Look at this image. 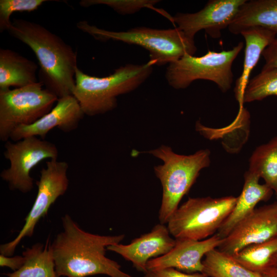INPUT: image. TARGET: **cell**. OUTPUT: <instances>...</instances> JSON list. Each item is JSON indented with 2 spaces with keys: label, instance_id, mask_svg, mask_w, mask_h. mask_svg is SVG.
Returning <instances> with one entry per match:
<instances>
[{
  "label": "cell",
  "instance_id": "31",
  "mask_svg": "<svg viewBox=\"0 0 277 277\" xmlns=\"http://www.w3.org/2000/svg\"><path fill=\"white\" fill-rule=\"evenodd\" d=\"M276 199H277V194H276ZM276 202H277V201Z\"/></svg>",
  "mask_w": 277,
  "mask_h": 277
},
{
  "label": "cell",
  "instance_id": "6",
  "mask_svg": "<svg viewBox=\"0 0 277 277\" xmlns=\"http://www.w3.org/2000/svg\"><path fill=\"white\" fill-rule=\"evenodd\" d=\"M237 197H190L173 213L167 222L175 239L200 241L214 235L234 208Z\"/></svg>",
  "mask_w": 277,
  "mask_h": 277
},
{
  "label": "cell",
  "instance_id": "1",
  "mask_svg": "<svg viewBox=\"0 0 277 277\" xmlns=\"http://www.w3.org/2000/svg\"><path fill=\"white\" fill-rule=\"evenodd\" d=\"M63 230L50 248L57 277H87L105 274L132 277L116 262L106 256L108 246L119 244L125 235H101L83 230L68 214L62 217Z\"/></svg>",
  "mask_w": 277,
  "mask_h": 277
},
{
  "label": "cell",
  "instance_id": "10",
  "mask_svg": "<svg viewBox=\"0 0 277 277\" xmlns=\"http://www.w3.org/2000/svg\"><path fill=\"white\" fill-rule=\"evenodd\" d=\"M4 155L9 167L0 174L11 190L28 193L33 188L32 169L46 159H57L58 151L53 143L37 137H27L5 142Z\"/></svg>",
  "mask_w": 277,
  "mask_h": 277
},
{
  "label": "cell",
  "instance_id": "32",
  "mask_svg": "<svg viewBox=\"0 0 277 277\" xmlns=\"http://www.w3.org/2000/svg\"><path fill=\"white\" fill-rule=\"evenodd\" d=\"M8 277V276H7Z\"/></svg>",
  "mask_w": 277,
  "mask_h": 277
},
{
  "label": "cell",
  "instance_id": "9",
  "mask_svg": "<svg viewBox=\"0 0 277 277\" xmlns=\"http://www.w3.org/2000/svg\"><path fill=\"white\" fill-rule=\"evenodd\" d=\"M68 164L57 159L50 160L40 171L36 184L37 192L30 211L25 219V224L12 241L1 245L0 253L6 256L13 255L16 247L25 237H31L39 221L46 216L51 206L64 195L69 186L67 176Z\"/></svg>",
  "mask_w": 277,
  "mask_h": 277
},
{
  "label": "cell",
  "instance_id": "21",
  "mask_svg": "<svg viewBox=\"0 0 277 277\" xmlns=\"http://www.w3.org/2000/svg\"><path fill=\"white\" fill-rule=\"evenodd\" d=\"M231 256L247 269L261 275L277 266V236L248 245Z\"/></svg>",
  "mask_w": 277,
  "mask_h": 277
},
{
  "label": "cell",
  "instance_id": "15",
  "mask_svg": "<svg viewBox=\"0 0 277 277\" xmlns=\"http://www.w3.org/2000/svg\"><path fill=\"white\" fill-rule=\"evenodd\" d=\"M170 234L168 227L160 223L129 244H113L108 246L107 249L121 255L130 261L138 271L146 273L150 260L167 254L175 245V239Z\"/></svg>",
  "mask_w": 277,
  "mask_h": 277
},
{
  "label": "cell",
  "instance_id": "11",
  "mask_svg": "<svg viewBox=\"0 0 277 277\" xmlns=\"http://www.w3.org/2000/svg\"><path fill=\"white\" fill-rule=\"evenodd\" d=\"M277 236V202L255 208L240 221L217 248L233 255L243 248Z\"/></svg>",
  "mask_w": 277,
  "mask_h": 277
},
{
  "label": "cell",
  "instance_id": "5",
  "mask_svg": "<svg viewBox=\"0 0 277 277\" xmlns=\"http://www.w3.org/2000/svg\"><path fill=\"white\" fill-rule=\"evenodd\" d=\"M161 159L163 164L156 166L154 170L163 189L162 202L159 213L161 224L167 223L179 207L183 197L194 183L200 172L210 164V152L200 150L190 155H181L167 146L147 152Z\"/></svg>",
  "mask_w": 277,
  "mask_h": 277
},
{
  "label": "cell",
  "instance_id": "8",
  "mask_svg": "<svg viewBox=\"0 0 277 277\" xmlns=\"http://www.w3.org/2000/svg\"><path fill=\"white\" fill-rule=\"evenodd\" d=\"M37 82L0 91V140L6 142L13 131L32 124L48 113L58 97Z\"/></svg>",
  "mask_w": 277,
  "mask_h": 277
},
{
  "label": "cell",
  "instance_id": "27",
  "mask_svg": "<svg viewBox=\"0 0 277 277\" xmlns=\"http://www.w3.org/2000/svg\"><path fill=\"white\" fill-rule=\"evenodd\" d=\"M144 277H208L202 272L187 273L173 268L148 271Z\"/></svg>",
  "mask_w": 277,
  "mask_h": 277
},
{
  "label": "cell",
  "instance_id": "13",
  "mask_svg": "<svg viewBox=\"0 0 277 277\" xmlns=\"http://www.w3.org/2000/svg\"><path fill=\"white\" fill-rule=\"evenodd\" d=\"M222 240L217 233L200 241L175 239V245L169 252L147 262V270L173 268L187 273L202 272V258L210 251L217 248Z\"/></svg>",
  "mask_w": 277,
  "mask_h": 277
},
{
  "label": "cell",
  "instance_id": "20",
  "mask_svg": "<svg viewBox=\"0 0 277 277\" xmlns=\"http://www.w3.org/2000/svg\"><path fill=\"white\" fill-rule=\"evenodd\" d=\"M25 262L18 270L7 273L8 277H57L49 239L37 243L23 252Z\"/></svg>",
  "mask_w": 277,
  "mask_h": 277
},
{
  "label": "cell",
  "instance_id": "24",
  "mask_svg": "<svg viewBox=\"0 0 277 277\" xmlns=\"http://www.w3.org/2000/svg\"><path fill=\"white\" fill-rule=\"evenodd\" d=\"M277 96V68H262L249 80L243 94V104Z\"/></svg>",
  "mask_w": 277,
  "mask_h": 277
},
{
  "label": "cell",
  "instance_id": "4",
  "mask_svg": "<svg viewBox=\"0 0 277 277\" xmlns=\"http://www.w3.org/2000/svg\"><path fill=\"white\" fill-rule=\"evenodd\" d=\"M76 26L97 40L120 41L143 47L149 52V60L157 66L169 64L186 54L194 55L197 51L194 38L177 27L156 29L137 27L127 31H115L98 28L86 21L77 22Z\"/></svg>",
  "mask_w": 277,
  "mask_h": 277
},
{
  "label": "cell",
  "instance_id": "26",
  "mask_svg": "<svg viewBox=\"0 0 277 277\" xmlns=\"http://www.w3.org/2000/svg\"><path fill=\"white\" fill-rule=\"evenodd\" d=\"M47 0H0V32L7 31L12 24L11 15L15 12H32Z\"/></svg>",
  "mask_w": 277,
  "mask_h": 277
},
{
  "label": "cell",
  "instance_id": "30",
  "mask_svg": "<svg viewBox=\"0 0 277 277\" xmlns=\"http://www.w3.org/2000/svg\"><path fill=\"white\" fill-rule=\"evenodd\" d=\"M261 275L262 277H277V266L264 272Z\"/></svg>",
  "mask_w": 277,
  "mask_h": 277
},
{
  "label": "cell",
  "instance_id": "2",
  "mask_svg": "<svg viewBox=\"0 0 277 277\" xmlns=\"http://www.w3.org/2000/svg\"><path fill=\"white\" fill-rule=\"evenodd\" d=\"M7 31L35 54L45 88L58 98L73 94L77 53L62 38L35 22L15 18Z\"/></svg>",
  "mask_w": 277,
  "mask_h": 277
},
{
  "label": "cell",
  "instance_id": "19",
  "mask_svg": "<svg viewBox=\"0 0 277 277\" xmlns=\"http://www.w3.org/2000/svg\"><path fill=\"white\" fill-rule=\"evenodd\" d=\"M37 65L17 52L0 49V91L37 83Z\"/></svg>",
  "mask_w": 277,
  "mask_h": 277
},
{
  "label": "cell",
  "instance_id": "16",
  "mask_svg": "<svg viewBox=\"0 0 277 277\" xmlns=\"http://www.w3.org/2000/svg\"><path fill=\"white\" fill-rule=\"evenodd\" d=\"M260 179L257 174L249 170L245 173L242 191L237 197L232 211L216 232L222 239L240 221L254 210L258 203L267 201L272 196L274 191L266 184H260Z\"/></svg>",
  "mask_w": 277,
  "mask_h": 277
},
{
  "label": "cell",
  "instance_id": "3",
  "mask_svg": "<svg viewBox=\"0 0 277 277\" xmlns=\"http://www.w3.org/2000/svg\"><path fill=\"white\" fill-rule=\"evenodd\" d=\"M153 65L155 63L150 60L143 64H128L104 77L87 74L77 67L72 95L85 115L105 113L116 107L118 95L142 85L151 74Z\"/></svg>",
  "mask_w": 277,
  "mask_h": 277
},
{
  "label": "cell",
  "instance_id": "17",
  "mask_svg": "<svg viewBox=\"0 0 277 277\" xmlns=\"http://www.w3.org/2000/svg\"><path fill=\"white\" fill-rule=\"evenodd\" d=\"M251 27L266 29L277 37V0L246 1L228 28L232 34L239 35Z\"/></svg>",
  "mask_w": 277,
  "mask_h": 277
},
{
  "label": "cell",
  "instance_id": "25",
  "mask_svg": "<svg viewBox=\"0 0 277 277\" xmlns=\"http://www.w3.org/2000/svg\"><path fill=\"white\" fill-rule=\"evenodd\" d=\"M158 0H82L79 4L83 7H89L96 5H106L118 14L127 15L134 14L143 8L154 9Z\"/></svg>",
  "mask_w": 277,
  "mask_h": 277
},
{
  "label": "cell",
  "instance_id": "23",
  "mask_svg": "<svg viewBox=\"0 0 277 277\" xmlns=\"http://www.w3.org/2000/svg\"><path fill=\"white\" fill-rule=\"evenodd\" d=\"M203 273L208 277H262L238 262L231 255L215 248L205 255Z\"/></svg>",
  "mask_w": 277,
  "mask_h": 277
},
{
  "label": "cell",
  "instance_id": "22",
  "mask_svg": "<svg viewBox=\"0 0 277 277\" xmlns=\"http://www.w3.org/2000/svg\"><path fill=\"white\" fill-rule=\"evenodd\" d=\"M248 170L262 178L277 194V136L255 148L250 157Z\"/></svg>",
  "mask_w": 277,
  "mask_h": 277
},
{
  "label": "cell",
  "instance_id": "18",
  "mask_svg": "<svg viewBox=\"0 0 277 277\" xmlns=\"http://www.w3.org/2000/svg\"><path fill=\"white\" fill-rule=\"evenodd\" d=\"M245 41L243 69L236 80L234 89L235 98L240 107L243 106V94L249 81L252 70L258 63L266 48L275 38L273 32L261 27H251L240 34Z\"/></svg>",
  "mask_w": 277,
  "mask_h": 277
},
{
  "label": "cell",
  "instance_id": "28",
  "mask_svg": "<svg viewBox=\"0 0 277 277\" xmlns=\"http://www.w3.org/2000/svg\"><path fill=\"white\" fill-rule=\"evenodd\" d=\"M264 69L277 68V37L264 50Z\"/></svg>",
  "mask_w": 277,
  "mask_h": 277
},
{
  "label": "cell",
  "instance_id": "29",
  "mask_svg": "<svg viewBox=\"0 0 277 277\" xmlns=\"http://www.w3.org/2000/svg\"><path fill=\"white\" fill-rule=\"evenodd\" d=\"M25 262V257L22 255H16L8 256L3 254H0V266L10 268L13 272L19 269Z\"/></svg>",
  "mask_w": 277,
  "mask_h": 277
},
{
  "label": "cell",
  "instance_id": "7",
  "mask_svg": "<svg viewBox=\"0 0 277 277\" xmlns=\"http://www.w3.org/2000/svg\"><path fill=\"white\" fill-rule=\"evenodd\" d=\"M243 47L244 43L241 42L228 50H208L199 57L186 54L168 65L166 80L175 89H185L196 80L210 81L225 93L231 88L233 82V62Z\"/></svg>",
  "mask_w": 277,
  "mask_h": 277
},
{
  "label": "cell",
  "instance_id": "12",
  "mask_svg": "<svg viewBox=\"0 0 277 277\" xmlns=\"http://www.w3.org/2000/svg\"><path fill=\"white\" fill-rule=\"evenodd\" d=\"M247 0H211L195 13H177L171 21L188 36L194 38L200 31L204 30L214 39L222 35V31L228 28L241 6Z\"/></svg>",
  "mask_w": 277,
  "mask_h": 277
},
{
  "label": "cell",
  "instance_id": "14",
  "mask_svg": "<svg viewBox=\"0 0 277 277\" xmlns=\"http://www.w3.org/2000/svg\"><path fill=\"white\" fill-rule=\"evenodd\" d=\"M79 103L73 95L58 98L55 106L34 123L16 128L10 136L13 142L34 136L43 140L51 130L57 128L64 132L76 129L84 115Z\"/></svg>",
  "mask_w": 277,
  "mask_h": 277
}]
</instances>
